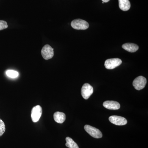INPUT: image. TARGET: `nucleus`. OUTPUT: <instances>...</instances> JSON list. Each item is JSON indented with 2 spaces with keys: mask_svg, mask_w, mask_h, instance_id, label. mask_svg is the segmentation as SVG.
Returning <instances> with one entry per match:
<instances>
[{
  "mask_svg": "<svg viewBox=\"0 0 148 148\" xmlns=\"http://www.w3.org/2000/svg\"><path fill=\"white\" fill-rule=\"evenodd\" d=\"M5 131V126L4 122L0 119V137L2 136Z\"/></svg>",
  "mask_w": 148,
  "mask_h": 148,
  "instance_id": "2eb2a0df",
  "label": "nucleus"
},
{
  "mask_svg": "<svg viewBox=\"0 0 148 148\" xmlns=\"http://www.w3.org/2000/svg\"><path fill=\"white\" fill-rule=\"evenodd\" d=\"M147 79L145 77L140 76L136 78L133 81V86L137 90H140L143 89L147 84Z\"/></svg>",
  "mask_w": 148,
  "mask_h": 148,
  "instance_id": "7ed1b4c3",
  "label": "nucleus"
},
{
  "mask_svg": "<svg viewBox=\"0 0 148 148\" xmlns=\"http://www.w3.org/2000/svg\"><path fill=\"white\" fill-rule=\"evenodd\" d=\"M41 54L43 58L45 60L50 59L54 55L53 49L49 45H46L42 49Z\"/></svg>",
  "mask_w": 148,
  "mask_h": 148,
  "instance_id": "39448f33",
  "label": "nucleus"
},
{
  "mask_svg": "<svg viewBox=\"0 0 148 148\" xmlns=\"http://www.w3.org/2000/svg\"><path fill=\"white\" fill-rule=\"evenodd\" d=\"M6 75L12 78L17 77L18 76V74L17 72L16 71H13V70H8L7 71Z\"/></svg>",
  "mask_w": 148,
  "mask_h": 148,
  "instance_id": "4468645a",
  "label": "nucleus"
},
{
  "mask_svg": "<svg viewBox=\"0 0 148 148\" xmlns=\"http://www.w3.org/2000/svg\"><path fill=\"white\" fill-rule=\"evenodd\" d=\"M93 92V87L89 84H84L83 85L81 89V94L83 98L85 100L88 99Z\"/></svg>",
  "mask_w": 148,
  "mask_h": 148,
  "instance_id": "0eeeda50",
  "label": "nucleus"
},
{
  "mask_svg": "<svg viewBox=\"0 0 148 148\" xmlns=\"http://www.w3.org/2000/svg\"><path fill=\"white\" fill-rule=\"evenodd\" d=\"M8 27V25L5 21L0 20V31L6 29Z\"/></svg>",
  "mask_w": 148,
  "mask_h": 148,
  "instance_id": "dca6fc26",
  "label": "nucleus"
},
{
  "mask_svg": "<svg viewBox=\"0 0 148 148\" xmlns=\"http://www.w3.org/2000/svg\"><path fill=\"white\" fill-rule=\"evenodd\" d=\"M103 106L106 108L111 110H117L120 108L118 102L114 101H106L103 103Z\"/></svg>",
  "mask_w": 148,
  "mask_h": 148,
  "instance_id": "1a4fd4ad",
  "label": "nucleus"
},
{
  "mask_svg": "<svg viewBox=\"0 0 148 148\" xmlns=\"http://www.w3.org/2000/svg\"><path fill=\"white\" fill-rule=\"evenodd\" d=\"M66 146L69 148H79L76 143L70 137H67L66 139Z\"/></svg>",
  "mask_w": 148,
  "mask_h": 148,
  "instance_id": "ddd939ff",
  "label": "nucleus"
},
{
  "mask_svg": "<svg viewBox=\"0 0 148 148\" xmlns=\"http://www.w3.org/2000/svg\"><path fill=\"white\" fill-rule=\"evenodd\" d=\"M122 64V61L118 58H110L107 59L105 63V66L106 69L111 70L113 69Z\"/></svg>",
  "mask_w": 148,
  "mask_h": 148,
  "instance_id": "20e7f679",
  "label": "nucleus"
},
{
  "mask_svg": "<svg viewBox=\"0 0 148 148\" xmlns=\"http://www.w3.org/2000/svg\"><path fill=\"white\" fill-rule=\"evenodd\" d=\"M119 8L124 11L129 10L131 6L129 0H119Z\"/></svg>",
  "mask_w": 148,
  "mask_h": 148,
  "instance_id": "f8f14e48",
  "label": "nucleus"
},
{
  "mask_svg": "<svg viewBox=\"0 0 148 148\" xmlns=\"http://www.w3.org/2000/svg\"><path fill=\"white\" fill-rule=\"evenodd\" d=\"M109 119L111 123L117 125H125L127 123V120L125 118L118 116H112Z\"/></svg>",
  "mask_w": 148,
  "mask_h": 148,
  "instance_id": "6e6552de",
  "label": "nucleus"
},
{
  "mask_svg": "<svg viewBox=\"0 0 148 148\" xmlns=\"http://www.w3.org/2000/svg\"><path fill=\"white\" fill-rule=\"evenodd\" d=\"M42 108L40 106H37L32 109L31 117L32 121L34 122H37L39 120L42 114Z\"/></svg>",
  "mask_w": 148,
  "mask_h": 148,
  "instance_id": "423d86ee",
  "label": "nucleus"
},
{
  "mask_svg": "<svg viewBox=\"0 0 148 148\" xmlns=\"http://www.w3.org/2000/svg\"><path fill=\"white\" fill-rule=\"evenodd\" d=\"M53 118L56 122L62 123L66 120V114L64 113L56 112L53 114Z\"/></svg>",
  "mask_w": 148,
  "mask_h": 148,
  "instance_id": "9b49d317",
  "label": "nucleus"
},
{
  "mask_svg": "<svg viewBox=\"0 0 148 148\" xmlns=\"http://www.w3.org/2000/svg\"><path fill=\"white\" fill-rule=\"evenodd\" d=\"M71 26L76 30H86L89 27V24L87 21L81 19H76L71 23Z\"/></svg>",
  "mask_w": 148,
  "mask_h": 148,
  "instance_id": "f257e3e1",
  "label": "nucleus"
},
{
  "mask_svg": "<svg viewBox=\"0 0 148 148\" xmlns=\"http://www.w3.org/2000/svg\"><path fill=\"white\" fill-rule=\"evenodd\" d=\"M84 128L86 131L93 138L98 139L103 137V134L101 131L95 127L86 125H85Z\"/></svg>",
  "mask_w": 148,
  "mask_h": 148,
  "instance_id": "f03ea898",
  "label": "nucleus"
},
{
  "mask_svg": "<svg viewBox=\"0 0 148 148\" xmlns=\"http://www.w3.org/2000/svg\"><path fill=\"white\" fill-rule=\"evenodd\" d=\"M122 48L125 50L127 51L128 52H135L139 49V47L137 45L131 43H127L123 45Z\"/></svg>",
  "mask_w": 148,
  "mask_h": 148,
  "instance_id": "9d476101",
  "label": "nucleus"
},
{
  "mask_svg": "<svg viewBox=\"0 0 148 148\" xmlns=\"http://www.w3.org/2000/svg\"><path fill=\"white\" fill-rule=\"evenodd\" d=\"M102 1H103V2L107 3L108 2H109L110 0H102Z\"/></svg>",
  "mask_w": 148,
  "mask_h": 148,
  "instance_id": "f3484780",
  "label": "nucleus"
}]
</instances>
